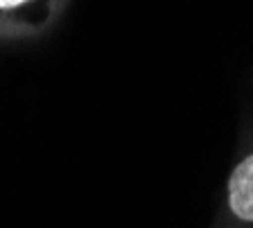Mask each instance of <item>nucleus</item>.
<instances>
[{
	"instance_id": "obj_1",
	"label": "nucleus",
	"mask_w": 253,
	"mask_h": 228,
	"mask_svg": "<svg viewBox=\"0 0 253 228\" xmlns=\"http://www.w3.org/2000/svg\"><path fill=\"white\" fill-rule=\"evenodd\" d=\"M231 210L240 219L253 222V154L235 167L228 183Z\"/></svg>"
},
{
	"instance_id": "obj_2",
	"label": "nucleus",
	"mask_w": 253,
	"mask_h": 228,
	"mask_svg": "<svg viewBox=\"0 0 253 228\" xmlns=\"http://www.w3.org/2000/svg\"><path fill=\"white\" fill-rule=\"evenodd\" d=\"M32 0H0V9H16L21 5H27Z\"/></svg>"
}]
</instances>
